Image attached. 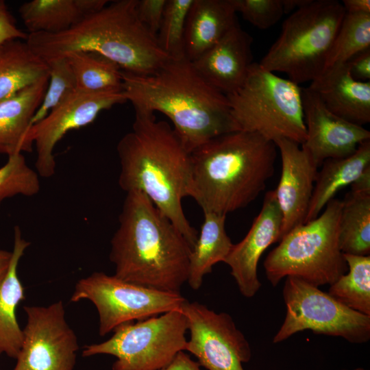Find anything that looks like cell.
Returning <instances> with one entry per match:
<instances>
[{"mask_svg": "<svg viewBox=\"0 0 370 370\" xmlns=\"http://www.w3.org/2000/svg\"><path fill=\"white\" fill-rule=\"evenodd\" d=\"M116 151L121 189L147 195L192 249L198 232L187 220L182 204L190 192L191 154L173 127L156 120L153 112L135 110L132 129L120 139Z\"/></svg>", "mask_w": 370, "mask_h": 370, "instance_id": "1", "label": "cell"}, {"mask_svg": "<svg viewBox=\"0 0 370 370\" xmlns=\"http://www.w3.org/2000/svg\"><path fill=\"white\" fill-rule=\"evenodd\" d=\"M122 80L123 94L134 110L164 114L190 153L213 138L240 130L227 97L186 58L169 59L148 75L122 71Z\"/></svg>", "mask_w": 370, "mask_h": 370, "instance_id": "2", "label": "cell"}, {"mask_svg": "<svg viewBox=\"0 0 370 370\" xmlns=\"http://www.w3.org/2000/svg\"><path fill=\"white\" fill-rule=\"evenodd\" d=\"M111 239L117 278L151 289L180 293L191 248L173 223L140 191L126 193Z\"/></svg>", "mask_w": 370, "mask_h": 370, "instance_id": "3", "label": "cell"}, {"mask_svg": "<svg viewBox=\"0 0 370 370\" xmlns=\"http://www.w3.org/2000/svg\"><path fill=\"white\" fill-rule=\"evenodd\" d=\"M189 197L204 212L227 215L247 206L273 176L277 147L258 133L221 134L191 153Z\"/></svg>", "mask_w": 370, "mask_h": 370, "instance_id": "4", "label": "cell"}, {"mask_svg": "<svg viewBox=\"0 0 370 370\" xmlns=\"http://www.w3.org/2000/svg\"><path fill=\"white\" fill-rule=\"evenodd\" d=\"M137 0H119L83 17L59 34H29L27 42L46 62L76 51L98 53L122 71L140 75L158 71L169 59L140 23Z\"/></svg>", "mask_w": 370, "mask_h": 370, "instance_id": "5", "label": "cell"}, {"mask_svg": "<svg viewBox=\"0 0 370 370\" xmlns=\"http://www.w3.org/2000/svg\"><path fill=\"white\" fill-rule=\"evenodd\" d=\"M342 206L343 200L332 199L321 215L282 237L264 262L267 278L273 286L288 276L317 287L330 286L347 272L338 242Z\"/></svg>", "mask_w": 370, "mask_h": 370, "instance_id": "6", "label": "cell"}, {"mask_svg": "<svg viewBox=\"0 0 370 370\" xmlns=\"http://www.w3.org/2000/svg\"><path fill=\"white\" fill-rule=\"evenodd\" d=\"M345 14L336 0H310L284 21L278 38L259 64L271 72L285 73L298 85L311 82L325 69Z\"/></svg>", "mask_w": 370, "mask_h": 370, "instance_id": "7", "label": "cell"}, {"mask_svg": "<svg viewBox=\"0 0 370 370\" xmlns=\"http://www.w3.org/2000/svg\"><path fill=\"white\" fill-rule=\"evenodd\" d=\"M301 87L253 62L243 86L227 97L240 130L258 133L274 142L306 139Z\"/></svg>", "mask_w": 370, "mask_h": 370, "instance_id": "8", "label": "cell"}, {"mask_svg": "<svg viewBox=\"0 0 370 370\" xmlns=\"http://www.w3.org/2000/svg\"><path fill=\"white\" fill-rule=\"evenodd\" d=\"M187 331L184 314L172 310L119 325L108 340L84 346L82 356H114L112 370H160L185 350Z\"/></svg>", "mask_w": 370, "mask_h": 370, "instance_id": "9", "label": "cell"}, {"mask_svg": "<svg viewBox=\"0 0 370 370\" xmlns=\"http://www.w3.org/2000/svg\"><path fill=\"white\" fill-rule=\"evenodd\" d=\"M282 292L286 312L273 343L306 330L355 344L369 341L370 316L346 307L319 287L288 276Z\"/></svg>", "mask_w": 370, "mask_h": 370, "instance_id": "10", "label": "cell"}, {"mask_svg": "<svg viewBox=\"0 0 370 370\" xmlns=\"http://www.w3.org/2000/svg\"><path fill=\"white\" fill-rule=\"evenodd\" d=\"M83 299L90 301L96 307L101 336L125 323L181 310L186 301L181 293L151 289L103 272H94L76 283L71 301Z\"/></svg>", "mask_w": 370, "mask_h": 370, "instance_id": "11", "label": "cell"}, {"mask_svg": "<svg viewBox=\"0 0 370 370\" xmlns=\"http://www.w3.org/2000/svg\"><path fill=\"white\" fill-rule=\"evenodd\" d=\"M23 309L27 324L14 370H73L79 346L62 301Z\"/></svg>", "mask_w": 370, "mask_h": 370, "instance_id": "12", "label": "cell"}, {"mask_svg": "<svg viewBox=\"0 0 370 370\" xmlns=\"http://www.w3.org/2000/svg\"><path fill=\"white\" fill-rule=\"evenodd\" d=\"M181 311L187 319L190 338L185 350L208 370H244L251 358L249 342L232 317L217 313L197 301H185Z\"/></svg>", "mask_w": 370, "mask_h": 370, "instance_id": "13", "label": "cell"}, {"mask_svg": "<svg viewBox=\"0 0 370 370\" xmlns=\"http://www.w3.org/2000/svg\"><path fill=\"white\" fill-rule=\"evenodd\" d=\"M127 101L122 91L90 92L76 90L42 120L32 125L29 137L36 149V169L43 177L56 172L54 148L69 131L86 126L103 110Z\"/></svg>", "mask_w": 370, "mask_h": 370, "instance_id": "14", "label": "cell"}, {"mask_svg": "<svg viewBox=\"0 0 370 370\" xmlns=\"http://www.w3.org/2000/svg\"><path fill=\"white\" fill-rule=\"evenodd\" d=\"M306 139L301 148L319 168L330 158L354 153L359 145L370 140V132L328 110L318 95L308 87H301Z\"/></svg>", "mask_w": 370, "mask_h": 370, "instance_id": "15", "label": "cell"}, {"mask_svg": "<svg viewBox=\"0 0 370 370\" xmlns=\"http://www.w3.org/2000/svg\"><path fill=\"white\" fill-rule=\"evenodd\" d=\"M282 214L275 190L268 191L262 208L244 238L233 247L223 262L231 269L241 293L254 297L261 282L258 277V264L264 251L280 241Z\"/></svg>", "mask_w": 370, "mask_h": 370, "instance_id": "16", "label": "cell"}, {"mask_svg": "<svg viewBox=\"0 0 370 370\" xmlns=\"http://www.w3.org/2000/svg\"><path fill=\"white\" fill-rule=\"evenodd\" d=\"M282 160V173L275 190L282 214L280 241L304 223L311 200L318 167L300 145L287 138L274 140Z\"/></svg>", "mask_w": 370, "mask_h": 370, "instance_id": "17", "label": "cell"}, {"mask_svg": "<svg viewBox=\"0 0 370 370\" xmlns=\"http://www.w3.org/2000/svg\"><path fill=\"white\" fill-rule=\"evenodd\" d=\"M253 38L236 22L210 49L192 62L213 88L227 96L243 84L252 64Z\"/></svg>", "mask_w": 370, "mask_h": 370, "instance_id": "18", "label": "cell"}, {"mask_svg": "<svg viewBox=\"0 0 370 370\" xmlns=\"http://www.w3.org/2000/svg\"><path fill=\"white\" fill-rule=\"evenodd\" d=\"M308 88L336 116L360 126L370 122V82L354 79L346 62L325 69Z\"/></svg>", "mask_w": 370, "mask_h": 370, "instance_id": "19", "label": "cell"}, {"mask_svg": "<svg viewBox=\"0 0 370 370\" xmlns=\"http://www.w3.org/2000/svg\"><path fill=\"white\" fill-rule=\"evenodd\" d=\"M232 0H193L184 32L185 58L193 62L236 23Z\"/></svg>", "mask_w": 370, "mask_h": 370, "instance_id": "20", "label": "cell"}, {"mask_svg": "<svg viewBox=\"0 0 370 370\" xmlns=\"http://www.w3.org/2000/svg\"><path fill=\"white\" fill-rule=\"evenodd\" d=\"M49 77L0 102V153L9 156L33 151L29 132L45 93Z\"/></svg>", "mask_w": 370, "mask_h": 370, "instance_id": "21", "label": "cell"}, {"mask_svg": "<svg viewBox=\"0 0 370 370\" xmlns=\"http://www.w3.org/2000/svg\"><path fill=\"white\" fill-rule=\"evenodd\" d=\"M321 166L304 223L316 219L338 190L352 185L370 166V140L360 143L352 155L328 159Z\"/></svg>", "mask_w": 370, "mask_h": 370, "instance_id": "22", "label": "cell"}, {"mask_svg": "<svg viewBox=\"0 0 370 370\" xmlns=\"http://www.w3.org/2000/svg\"><path fill=\"white\" fill-rule=\"evenodd\" d=\"M30 243L22 237L19 227L14 229V245L11 264L6 277L0 284V355L17 358L23 343V330L16 317L18 304L25 299L24 288L18 277L19 261Z\"/></svg>", "mask_w": 370, "mask_h": 370, "instance_id": "23", "label": "cell"}, {"mask_svg": "<svg viewBox=\"0 0 370 370\" xmlns=\"http://www.w3.org/2000/svg\"><path fill=\"white\" fill-rule=\"evenodd\" d=\"M47 62L26 40H12L0 46V102L47 77Z\"/></svg>", "mask_w": 370, "mask_h": 370, "instance_id": "24", "label": "cell"}, {"mask_svg": "<svg viewBox=\"0 0 370 370\" xmlns=\"http://www.w3.org/2000/svg\"><path fill=\"white\" fill-rule=\"evenodd\" d=\"M204 219L197 241L190 250L187 282L195 291L203 284L214 264L224 262L233 243L225 231V215L204 212Z\"/></svg>", "mask_w": 370, "mask_h": 370, "instance_id": "25", "label": "cell"}, {"mask_svg": "<svg viewBox=\"0 0 370 370\" xmlns=\"http://www.w3.org/2000/svg\"><path fill=\"white\" fill-rule=\"evenodd\" d=\"M338 242L343 254L369 256L370 194L350 190L343 200Z\"/></svg>", "mask_w": 370, "mask_h": 370, "instance_id": "26", "label": "cell"}, {"mask_svg": "<svg viewBox=\"0 0 370 370\" xmlns=\"http://www.w3.org/2000/svg\"><path fill=\"white\" fill-rule=\"evenodd\" d=\"M18 12L29 34L64 32L84 17L78 0H32Z\"/></svg>", "mask_w": 370, "mask_h": 370, "instance_id": "27", "label": "cell"}, {"mask_svg": "<svg viewBox=\"0 0 370 370\" xmlns=\"http://www.w3.org/2000/svg\"><path fill=\"white\" fill-rule=\"evenodd\" d=\"M71 66L77 90L90 92L122 91V70L115 62L92 52L65 56Z\"/></svg>", "mask_w": 370, "mask_h": 370, "instance_id": "28", "label": "cell"}, {"mask_svg": "<svg viewBox=\"0 0 370 370\" xmlns=\"http://www.w3.org/2000/svg\"><path fill=\"white\" fill-rule=\"evenodd\" d=\"M348 271L330 285L328 294L346 307L370 316V256L344 254Z\"/></svg>", "mask_w": 370, "mask_h": 370, "instance_id": "29", "label": "cell"}, {"mask_svg": "<svg viewBox=\"0 0 370 370\" xmlns=\"http://www.w3.org/2000/svg\"><path fill=\"white\" fill-rule=\"evenodd\" d=\"M370 48V14L345 13L328 56L325 69L347 62Z\"/></svg>", "mask_w": 370, "mask_h": 370, "instance_id": "30", "label": "cell"}, {"mask_svg": "<svg viewBox=\"0 0 370 370\" xmlns=\"http://www.w3.org/2000/svg\"><path fill=\"white\" fill-rule=\"evenodd\" d=\"M192 3L193 0H166L156 40L161 50L171 59L186 58L184 32Z\"/></svg>", "mask_w": 370, "mask_h": 370, "instance_id": "31", "label": "cell"}, {"mask_svg": "<svg viewBox=\"0 0 370 370\" xmlns=\"http://www.w3.org/2000/svg\"><path fill=\"white\" fill-rule=\"evenodd\" d=\"M38 173L27 164L22 153L8 156L0 167V203L16 195L32 197L40 190Z\"/></svg>", "mask_w": 370, "mask_h": 370, "instance_id": "32", "label": "cell"}, {"mask_svg": "<svg viewBox=\"0 0 370 370\" xmlns=\"http://www.w3.org/2000/svg\"><path fill=\"white\" fill-rule=\"evenodd\" d=\"M47 64L49 69L48 85L32 119V125L42 120L77 90L76 80L66 57L50 60Z\"/></svg>", "mask_w": 370, "mask_h": 370, "instance_id": "33", "label": "cell"}, {"mask_svg": "<svg viewBox=\"0 0 370 370\" xmlns=\"http://www.w3.org/2000/svg\"><path fill=\"white\" fill-rule=\"evenodd\" d=\"M236 13L256 27L267 29L275 25L282 17V0H232Z\"/></svg>", "mask_w": 370, "mask_h": 370, "instance_id": "34", "label": "cell"}, {"mask_svg": "<svg viewBox=\"0 0 370 370\" xmlns=\"http://www.w3.org/2000/svg\"><path fill=\"white\" fill-rule=\"evenodd\" d=\"M166 0H137L136 12L140 23L156 38Z\"/></svg>", "mask_w": 370, "mask_h": 370, "instance_id": "35", "label": "cell"}, {"mask_svg": "<svg viewBox=\"0 0 370 370\" xmlns=\"http://www.w3.org/2000/svg\"><path fill=\"white\" fill-rule=\"evenodd\" d=\"M27 36L17 27L5 2L0 0V46L12 40H27Z\"/></svg>", "mask_w": 370, "mask_h": 370, "instance_id": "36", "label": "cell"}, {"mask_svg": "<svg viewBox=\"0 0 370 370\" xmlns=\"http://www.w3.org/2000/svg\"><path fill=\"white\" fill-rule=\"evenodd\" d=\"M351 76L359 82H370V48L352 57L347 62Z\"/></svg>", "mask_w": 370, "mask_h": 370, "instance_id": "37", "label": "cell"}, {"mask_svg": "<svg viewBox=\"0 0 370 370\" xmlns=\"http://www.w3.org/2000/svg\"><path fill=\"white\" fill-rule=\"evenodd\" d=\"M160 370H201L200 365L185 354L180 352L172 362Z\"/></svg>", "mask_w": 370, "mask_h": 370, "instance_id": "38", "label": "cell"}, {"mask_svg": "<svg viewBox=\"0 0 370 370\" xmlns=\"http://www.w3.org/2000/svg\"><path fill=\"white\" fill-rule=\"evenodd\" d=\"M341 4L345 13L370 14L369 0H343Z\"/></svg>", "mask_w": 370, "mask_h": 370, "instance_id": "39", "label": "cell"}, {"mask_svg": "<svg viewBox=\"0 0 370 370\" xmlns=\"http://www.w3.org/2000/svg\"><path fill=\"white\" fill-rule=\"evenodd\" d=\"M351 190L370 194V166L367 167L358 179L352 184Z\"/></svg>", "mask_w": 370, "mask_h": 370, "instance_id": "40", "label": "cell"}, {"mask_svg": "<svg viewBox=\"0 0 370 370\" xmlns=\"http://www.w3.org/2000/svg\"><path fill=\"white\" fill-rule=\"evenodd\" d=\"M12 257V252L0 249V284L8 272Z\"/></svg>", "mask_w": 370, "mask_h": 370, "instance_id": "41", "label": "cell"}, {"mask_svg": "<svg viewBox=\"0 0 370 370\" xmlns=\"http://www.w3.org/2000/svg\"><path fill=\"white\" fill-rule=\"evenodd\" d=\"M310 0H282L284 13L288 14L307 4Z\"/></svg>", "mask_w": 370, "mask_h": 370, "instance_id": "42", "label": "cell"}, {"mask_svg": "<svg viewBox=\"0 0 370 370\" xmlns=\"http://www.w3.org/2000/svg\"><path fill=\"white\" fill-rule=\"evenodd\" d=\"M354 370H367L366 369H364V368H362V367H358V368H356Z\"/></svg>", "mask_w": 370, "mask_h": 370, "instance_id": "43", "label": "cell"}, {"mask_svg": "<svg viewBox=\"0 0 370 370\" xmlns=\"http://www.w3.org/2000/svg\"><path fill=\"white\" fill-rule=\"evenodd\" d=\"M343 370H345V369H343Z\"/></svg>", "mask_w": 370, "mask_h": 370, "instance_id": "44", "label": "cell"}]
</instances>
